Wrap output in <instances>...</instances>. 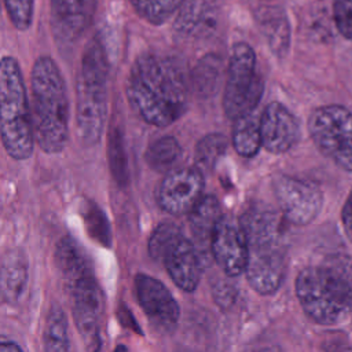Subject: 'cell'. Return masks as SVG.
<instances>
[{
	"label": "cell",
	"mask_w": 352,
	"mask_h": 352,
	"mask_svg": "<svg viewBox=\"0 0 352 352\" xmlns=\"http://www.w3.org/2000/svg\"><path fill=\"white\" fill-rule=\"evenodd\" d=\"M126 98L147 124L166 126L183 114L187 104V85L172 59L144 54L131 67Z\"/></svg>",
	"instance_id": "cell-1"
},
{
	"label": "cell",
	"mask_w": 352,
	"mask_h": 352,
	"mask_svg": "<svg viewBox=\"0 0 352 352\" xmlns=\"http://www.w3.org/2000/svg\"><path fill=\"white\" fill-rule=\"evenodd\" d=\"M30 82L34 140L47 154L60 153L69 140V99L62 73L51 56L36 59Z\"/></svg>",
	"instance_id": "cell-2"
},
{
	"label": "cell",
	"mask_w": 352,
	"mask_h": 352,
	"mask_svg": "<svg viewBox=\"0 0 352 352\" xmlns=\"http://www.w3.org/2000/svg\"><path fill=\"white\" fill-rule=\"evenodd\" d=\"M296 293L304 312L319 324H336L352 314V261L333 257L304 268L296 279Z\"/></svg>",
	"instance_id": "cell-3"
},
{
	"label": "cell",
	"mask_w": 352,
	"mask_h": 352,
	"mask_svg": "<svg viewBox=\"0 0 352 352\" xmlns=\"http://www.w3.org/2000/svg\"><path fill=\"white\" fill-rule=\"evenodd\" d=\"M109 62L104 47L94 37L85 47L76 80V124L81 143L96 144L107 116Z\"/></svg>",
	"instance_id": "cell-4"
},
{
	"label": "cell",
	"mask_w": 352,
	"mask_h": 352,
	"mask_svg": "<svg viewBox=\"0 0 352 352\" xmlns=\"http://www.w3.org/2000/svg\"><path fill=\"white\" fill-rule=\"evenodd\" d=\"M0 139L11 158L32 157L36 140L30 103L21 66L12 56L0 59Z\"/></svg>",
	"instance_id": "cell-5"
},
{
	"label": "cell",
	"mask_w": 352,
	"mask_h": 352,
	"mask_svg": "<svg viewBox=\"0 0 352 352\" xmlns=\"http://www.w3.org/2000/svg\"><path fill=\"white\" fill-rule=\"evenodd\" d=\"M263 80L256 72V55L245 44H236L228 60L223 107L226 114L236 120L253 113L263 95Z\"/></svg>",
	"instance_id": "cell-6"
},
{
	"label": "cell",
	"mask_w": 352,
	"mask_h": 352,
	"mask_svg": "<svg viewBox=\"0 0 352 352\" xmlns=\"http://www.w3.org/2000/svg\"><path fill=\"white\" fill-rule=\"evenodd\" d=\"M308 129L316 147L344 170L352 172V113L330 104L312 111Z\"/></svg>",
	"instance_id": "cell-7"
},
{
	"label": "cell",
	"mask_w": 352,
	"mask_h": 352,
	"mask_svg": "<svg viewBox=\"0 0 352 352\" xmlns=\"http://www.w3.org/2000/svg\"><path fill=\"white\" fill-rule=\"evenodd\" d=\"M274 192L282 216L296 226L311 223L322 209V191L311 182L280 175L274 182Z\"/></svg>",
	"instance_id": "cell-8"
},
{
	"label": "cell",
	"mask_w": 352,
	"mask_h": 352,
	"mask_svg": "<svg viewBox=\"0 0 352 352\" xmlns=\"http://www.w3.org/2000/svg\"><path fill=\"white\" fill-rule=\"evenodd\" d=\"M204 179L195 168L172 169L158 187L157 202L162 210L179 216L188 213L201 199Z\"/></svg>",
	"instance_id": "cell-9"
},
{
	"label": "cell",
	"mask_w": 352,
	"mask_h": 352,
	"mask_svg": "<svg viewBox=\"0 0 352 352\" xmlns=\"http://www.w3.org/2000/svg\"><path fill=\"white\" fill-rule=\"evenodd\" d=\"M210 252L224 274L238 276L245 271L248 243L238 220L221 216L212 232Z\"/></svg>",
	"instance_id": "cell-10"
},
{
	"label": "cell",
	"mask_w": 352,
	"mask_h": 352,
	"mask_svg": "<svg viewBox=\"0 0 352 352\" xmlns=\"http://www.w3.org/2000/svg\"><path fill=\"white\" fill-rule=\"evenodd\" d=\"M135 293L142 309L157 330H173L179 319V305L160 280L138 274L135 276Z\"/></svg>",
	"instance_id": "cell-11"
},
{
	"label": "cell",
	"mask_w": 352,
	"mask_h": 352,
	"mask_svg": "<svg viewBox=\"0 0 352 352\" xmlns=\"http://www.w3.org/2000/svg\"><path fill=\"white\" fill-rule=\"evenodd\" d=\"M246 278L260 294L275 293L286 274V246L248 249Z\"/></svg>",
	"instance_id": "cell-12"
},
{
	"label": "cell",
	"mask_w": 352,
	"mask_h": 352,
	"mask_svg": "<svg viewBox=\"0 0 352 352\" xmlns=\"http://www.w3.org/2000/svg\"><path fill=\"white\" fill-rule=\"evenodd\" d=\"M261 146L270 153L280 154L292 148L298 139L296 117L280 103L268 104L258 118Z\"/></svg>",
	"instance_id": "cell-13"
},
{
	"label": "cell",
	"mask_w": 352,
	"mask_h": 352,
	"mask_svg": "<svg viewBox=\"0 0 352 352\" xmlns=\"http://www.w3.org/2000/svg\"><path fill=\"white\" fill-rule=\"evenodd\" d=\"M238 221L243 231L248 249L286 246L282 216L274 209L261 205L250 206Z\"/></svg>",
	"instance_id": "cell-14"
},
{
	"label": "cell",
	"mask_w": 352,
	"mask_h": 352,
	"mask_svg": "<svg viewBox=\"0 0 352 352\" xmlns=\"http://www.w3.org/2000/svg\"><path fill=\"white\" fill-rule=\"evenodd\" d=\"M161 261H164L169 276L177 287L184 292L195 290L199 282L204 261L191 241L182 234L166 249Z\"/></svg>",
	"instance_id": "cell-15"
},
{
	"label": "cell",
	"mask_w": 352,
	"mask_h": 352,
	"mask_svg": "<svg viewBox=\"0 0 352 352\" xmlns=\"http://www.w3.org/2000/svg\"><path fill=\"white\" fill-rule=\"evenodd\" d=\"M51 19L58 37L66 41L80 38L91 26L96 0H50Z\"/></svg>",
	"instance_id": "cell-16"
},
{
	"label": "cell",
	"mask_w": 352,
	"mask_h": 352,
	"mask_svg": "<svg viewBox=\"0 0 352 352\" xmlns=\"http://www.w3.org/2000/svg\"><path fill=\"white\" fill-rule=\"evenodd\" d=\"M220 22V8L214 0H190L183 4L175 29L184 37L202 40L210 37Z\"/></svg>",
	"instance_id": "cell-17"
},
{
	"label": "cell",
	"mask_w": 352,
	"mask_h": 352,
	"mask_svg": "<svg viewBox=\"0 0 352 352\" xmlns=\"http://www.w3.org/2000/svg\"><path fill=\"white\" fill-rule=\"evenodd\" d=\"M190 213V227L197 242L195 248L199 256L204 257L210 250V238L212 232L221 219V210L219 201L213 195L201 197V199L194 205Z\"/></svg>",
	"instance_id": "cell-18"
},
{
	"label": "cell",
	"mask_w": 352,
	"mask_h": 352,
	"mask_svg": "<svg viewBox=\"0 0 352 352\" xmlns=\"http://www.w3.org/2000/svg\"><path fill=\"white\" fill-rule=\"evenodd\" d=\"M28 283V260L22 250L7 252L0 261V297L10 304L21 300Z\"/></svg>",
	"instance_id": "cell-19"
},
{
	"label": "cell",
	"mask_w": 352,
	"mask_h": 352,
	"mask_svg": "<svg viewBox=\"0 0 352 352\" xmlns=\"http://www.w3.org/2000/svg\"><path fill=\"white\" fill-rule=\"evenodd\" d=\"M44 352H72L67 320L59 305H52L44 326Z\"/></svg>",
	"instance_id": "cell-20"
},
{
	"label": "cell",
	"mask_w": 352,
	"mask_h": 352,
	"mask_svg": "<svg viewBox=\"0 0 352 352\" xmlns=\"http://www.w3.org/2000/svg\"><path fill=\"white\" fill-rule=\"evenodd\" d=\"M234 121L232 144L235 151L242 157H253L261 147L258 118L249 113Z\"/></svg>",
	"instance_id": "cell-21"
},
{
	"label": "cell",
	"mask_w": 352,
	"mask_h": 352,
	"mask_svg": "<svg viewBox=\"0 0 352 352\" xmlns=\"http://www.w3.org/2000/svg\"><path fill=\"white\" fill-rule=\"evenodd\" d=\"M223 70L221 59L217 55H206L204 56L191 74V82L195 94L201 96L212 95L220 82Z\"/></svg>",
	"instance_id": "cell-22"
},
{
	"label": "cell",
	"mask_w": 352,
	"mask_h": 352,
	"mask_svg": "<svg viewBox=\"0 0 352 352\" xmlns=\"http://www.w3.org/2000/svg\"><path fill=\"white\" fill-rule=\"evenodd\" d=\"M182 148L177 140L172 136H162L150 143L146 150V161L154 170H172L177 162Z\"/></svg>",
	"instance_id": "cell-23"
},
{
	"label": "cell",
	"mask_w": 352,
	"mask_h": 352,
	"mask_svg": "<svg viewBox=\"0 0 352 352\" xmlns=\"http://www.w3.org/2000/svg\"><path fill=\"white\" fill-rule=\"evenodd\" d=\"M261 29L274 52L282 55L289 47V25L285 15L279 10H267L261 14Z\"/></svg>",
	"instance_id": "cell-24"
},
{
	"label": "cell",
	"mask_w": 352,
	"mask_h": 352,
	"mask_svg": "<svg viewBox=\"0 0 352 352\" xmlns=\"http://www.w3.org/2000/svg\"><path fill=\"white\" fill-rule=\"evenodd\" d=\"M227 148V140L220 133H212L199 140L195 148V162L201 170H212Z\"/></svg>",
	"instance_id": "cell-25"
},
{
	"label": "cell",
	"mask_w": 352,
	"mask_h": 352,
	"mask_svg": "<svg viewBox=\"0 0 352 352\" xmlns=\"http://www.w3.org/2000/svg\"><path fill=\"white\" fill-rule=\"evenodd\" d=\"M135 11L148 21L158 25L165 22L186 0H129Z\"/></svg>",
	"instance_id": "cell-26"
},
{
	"label": "cell",
	"mask_w": 352,
	"mask_h": 352,
	"mask_svg": "<svg viewBox=\"0 0 352 352\" xmlns=\"http://www.w3.org/2000/svg\"><path fill=\"white\" fill-rule=\"evenodd\" d=\"M82 217L89 235L95 241H98V243L109 246L111 236H110L109 223L103 212L94 202H85L82 209Z\"/></svg>",
	"instance_id": "cell-27"
},
{
	"label": "cell",
	"mask_w": 352,
	"mask_h": 352,
	"mask_svg": "<svg viewBox=\"0 0 352 352\" xmlns=\"http://www.w3.org/2000/svg\"><path fill=\"white\" fill-rule=\"evenodd\" d=\"M182 235L180 228L173 223H161L151 234L148 239V253L150 256L160 261L166 252V249Z\"/></svg>",
	"instance_id": "cell-28"
},
{
	"label": "cell",
	"mask_w": 352,
	"mask_h": 352,
	"mask_svg": "<svg viewBox=\"0 0 352 352\" xmlns=\"http://www.w3.org/2000/svg\"><path fill=\"white\" fill-rule=\"evenodd\" d=\"M10 21L18 30L30 28L34 12V0H1Z\"/></svg>",
	"instance_id": "cell-29"
},
{
	"label": "cell",
	"mask_w": 352,
	"mask_h": 352,
	"mask_svg": "<svg viewBox=\"0 0 352 352\" xmlns=\"http://www.w3.org/2000/svg\"><path fill=\"white\" fill-rule=\"evenodd\" d=\"M109 162L113 170L114 177L121 183L126 180V161L124 154L122 139L120 132L114 129L111 135H109Z\"/></svg>",
	"instance_id": "cell-30"
},
{
	"label": "cell",
	"mask_w": 352,
	"mask_h": 352,
	"mask_svg": "<svg viewBox=\"0 0 352 352\" xmlns=\"http://www.w3.org/2000/svg\"><path fill=\"white\" fill-rule=\"evenodd\" d=\"M334 19L341 34L352 40V0H334Z\"/></svg>",
	"instance_id": "cell-31"
},
{
	"label": "cell",
	"mask_w": 352,
	"mask_h": 352,
	"mask_svg": "<svg viewBox=\"0 0 352 352\" xmlns=\"http://www.w3.org/2000/svg\"><path fill=\"white\" fill-rule=\"evenodd\" d=\"M212 293H213L214 301L221 308L231 307L236 297V290H235L234 285L227 282L226 279H219L216 283H213Z\"/></svg>",
	"instance_id": "cell-32"
},
{
	"label": "cell",
	"mask_w": 352,
	"mask_h": 352,
	"mask_svg": "<svg viewBox=\"0 0 352 352\" xmlns=\"http://www.w3.org/2000/svg\"><path fill=\"white\" fill-rule=\"evenodd\" d=\"M324 352H352V344L340 336H334L330 340H326L323 344Z\"/></svg>",
	"instance_id": "cell-33"
},
{
	"label": "cell",
	"mask_w": 352,
	"mask_h": 352,
	"mask_svg": "<svg viewBox=\"0 0 352 352\" xmlns=\"http://www.w3.org/2000/svg\"><path fill=\"white\" fill-rule=\"evenodd\" d=\"M341 220H342V226H344L346 236L352 241V191L349 192V195L345 201V205L342 208Z\"/></svg>",
	"instance_id": "cell-34"
},
{
	"label": "cell",
	"mask_w": 352,
	"mask_h": 352,
	"mask_svg": "<svg viewBox=\"0 0 352 352\" xmlns=\"http://www.w3.org/2000/svg\"><path fill=\"white\" fill-rule=\"evenodd\" d=\"M0 352H22V349L12 341L0 340Z\"/></svg>",
	"instance_id": "cell-35"
},
{
	"label": "cell",
	"mask_w": 352,
	"mask_h": 352,
	"mask_svg": "<svg viewBox=\"0 0 352 352\" xmlns=\"http://www.w3.org/2000/svg\"><path fill=\"white\" fill-rule=\"evenodd\" d=\"M114 352H126V348L124 345H118Z\"/></svg>",
	"instance_id": "cell-36"
},
{
	"label": "cell",
	"mask_w": 352,
	"mask_h": 352,
	"mask_svg": "<svg viewBox=\"0 0 352 352\" xmlns=\"http://www.w3.org/2000/svg\"><path fill=\"white\" fill-rule=\"evenodd\" d=\"M0 8H1V6H0Z\"/></svg>",
	"instance_id": "cell-37"
}]
</instances>
